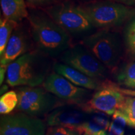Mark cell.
Returning <instances> with one entry per match:
<instances>
[{"label": "cell", "instance_id": "6da1fadb", "mask_svg": "<svg viewBox=\"0 0 135 135\" xmlns=\"http://www.w3.org/2000/svg\"><path fill=\"white\" fill-rule=\"evenodd\" d=\"M30 32L38 50L47 56L58 57L71 47L70 34L50 17H28Z\"/></svg>", "mask_w": 135, "mask_h": 135}, {"label": "cell", "instance_id": "7a4b0ae2", "mask_svg": "<svg viewBox=\"0 0 135 135\" xmlns=\"http://www.w3.org/2000/svg\"><path fill=\"white\" fill-rule=\"evenodd\" d=\"M47 61L35 52H28L8 65L6 83L10 86H38L50 75Z\"/></svg>", "mask_w": 135, "mask_h": 135}, {"label": "cell", "instance_id": "3957f363", "mask_svg": "<svg viewBox=\"0 0 135 135\" xmlns=\"http://www.w3.org/2000/svg\"><path fill=\"white\" fill-rule=\"evenodd\" d=\"M83 45L109 70L114 71L117 69L122 56V46L118 33L109 29H101L85 37Z\"/></svg>", "mask_w": 135, "mask_h": 135}, {"label": "cell", "instance_id": "277c9868", "mask_svg": "<svg viewBox=\"0 0 135 135\" xmlns=\"http://www.w3.org/2000/svg\"><path fill=\"white\" fill-rule=\"evenodd\" d=\"M46 11L48 16L70 35L85 38L96 28L83 7L61 3L51 6Z\"/></svg>", "mask_w": 135, "mask_h": 135}, {"label": "cell", "instance_id": "5b68a950", "mask_svg": "<svg viewBox=\"0 0 135 135\" xmlns=\"http://www.w3.org/2000/svg\"><path fill=\"white\" fill-rule=\"evenodd\" d=\"M16 109L35 117L48 114L61 105V99L43 86H20L17 89Z\"/></svg>", "mask_w": 135, "mask_h": 135}, {"label": "cell", "instance_id": "8992f818", "mask_svg": "<svg viewBox=\"0 0 135 135\" xmlns=\"http://www.w3.org/2000/svg\"><path fill=\"white\" fill-rule=\"evenodd\" d=\"M96 28L119 27L135 13V8L114 1L91 3L83 7Z\"/></svg>", "mask_w": 135, "mask_h": 135}, {"label": "cell", "instance_id": "52a82bcc", "mask_svg": "<svg viewBox=\"0 0 135 135\" xmlns=\"http://www.w3.org/2000/svg\"><path fill=\"white\" fill-rule=\"evenodd\" d=\"M131 90L121 88L113 83L104 80L86 103L80 105L88 113L100 112L113 115L123 104Z\"/></svg>", "mask_w": 135, "mask_h": 135}, {"label": "cell", "instance_id": "ba28073f", "mask_svg": "<svg viewBox=\"0 0 135 135\" xmlns=\"http://www.w3.org/2000/svg\"><path fill=\"white\" fill-rule=\"evenodd\" d=\"M60 60L99 81H104L108 76V69L83 44L71 46L61 55Z\"/></svg>", "mask_w": 135, "mask_h": 135}, {"label": "cell", "instance_id": "9c48e42d", "mask_svg": "<svg viewBox=\"0 0 135 135\" xmlns=\"http://www.w3.org/2000/svg\"><path fill=\"white\" fill-rule=\"evenodd\" d=\"M43 86L48 91L61 100L67 102L68 104L82 105L93 95L92 90L78 86L55 71L47 76Z\"/></svg>", "mask_w": 135, "mask_h": 135}, {"label": "cell", "instance_id": "30bf717a", "mask_svg": "<svg viewBox=\"0 0 135 135\" xmlns=\"http://www.w3.org/2000/svg\"><path fill=\"white\" fill-rule=\"evenodd\" d=\"M46 125L39 118L24 113L3 115L0 133L3 135H45Z\"/></svg>", "mask_w": 135, "mask_h": 135}, {"label": "cell", "instance_id": "8fae6325", "mask_svg": "<svg viewBox=\"0 0 135 135\" xmlns=\"http://www.w3.org/2000/svg\"><path fill=\"white\" fill-rule=\"evenodd\" d=\"M60 106L48 114L46 123L48 126H63L77 129V128L88 119L89 113H88L80 105Z\"/></svg>", "mask_w": 135, "mask_h": 135}, {"label": "cell", "instance_id": "7c38bea8", "mask_svg": "<svg viewBox=\"0 0 135 135\" xmlns=\"http://www.w3.org/2000/svg\"><path fill=\"white\" fill-rule=\"evenodd\" d=\"M30 48V41L25 31L21 28H15L5 50L1 55V65L8 66L21 56L28 53Z\"/></svg>", "mask_w": 135, "mask_h": 135}, {"label": "cell", "instance_id": "4fadbf2b", "mask_svg": "<svg viewBox=\"0 0 135 135\" xmlns=\"http://www.w3.org/2000/svg\"><path fill=\"white\" fill-rule=\"evenodd\" d=\"M53 70L56 73L62 75L75 85L90 90L99 89L103 81L89 76L76 69L63 63H56L53 66Z\"/></svg>", "mask_w": 135, "mask_h": 135}, {"label": "cell", "instance_id": "5bb4252c", "mask_svg": "<svg viewBox=\"0 0 135 135\" xmlns=\"http://www.w3.org/2000/svg\"><path fill=\"white\" fill-rule=\"evenodd\" d=\"M110 123L107 114L93 112L88 119L81 124L76 130L82 135H107Z\"/></svg>", "mask_w": 135, "mask_h": 135}, {"label": "cell", "instance_id": "9a60e30c", "mask_svg": "<svg viewBox=\"0 0 135 135\" xmlns=\"http://www.w3.org/2000/svg\"><path fill=\"white\" fill-rule=\"evenodd\" d=\"M3 17L20 22L28 17L25 0H0Z\"/></svg>", "mask_w": 135, "mask_h": 135}, {"label": "cell", "instance_id": "2e32d148", "mask_svg": "<svg viewBox=\"0 0 135 135\" xmlns=\"http://www.w3.org/2000/svg\"><path fill=\"white\" fill-rule=\"evenodd\" d=\"M124 41L128 55L135 60V13L126 22L124 31Z\"/></svg>", "mask_w": 135, "mask_h": 135}, {"label": "cell", "instance_id": "e0dca14e", "mask_svg": "<svg viewBox=\"0 0 135 135\" xmlns=\"http://www.w3.org/2000/svg\"><path fill=\"white\" fill-rule=\"evenodd\" d=\"M18 26V22L8 20L3 17L0 21V55L3 54L10 37L15 28Z\"/></svg>", "mask_w": 135, "mask_h": 135}, {"label": "cell", "instance_id": "ac0fdd59", "mask_svg": "<svg viewBox=\"0 0 135 135\" xmlns=\"http://www.w3.org/2000/svg\"><path fill=\"white\" fill-rule=\"evenodd\" d=\"M116 78L121 85L135 89V61L126 64L123 67L117 74Z\"/></svg>", "mask_w": 135, "mask_h": 135}, {"label": "cell", "instance_id": "d6986e66", "mask_svg": "<svg viewBox=\"0 0 135 135\" xmlns=\"http://www.w3.org/2000/svg\"><path fill=\"white\" fill-rule=\"evenodd\" d=\"M133 94H127L118 109L124 114L127 126L135 128V95Z\"/></svg>", "mask_w": 135, "mask_h": 135}, {"label": "cell", "instance_id": "ffe728a7", "mask_svg": "<svg viewBox=\"0 0 135 135\" xmlns=\"http://www.w3.org/2000/svg\"><path fill=\"white\" fill-rule=\"evenodd\" d=\"M18 96L16 91H9L1 95L0 98V113L3 115L10 114L16 108Z\"/></svg>", "mask_w": 135, "mask_h": 135}, {"label": "cell", "instance_id": "44dd1931", "mask_svg": "<svg viewBox=\"0 0 135 135\" xmlns=\"http://www.w3.org/2000/svg\"><path fill=\"white\" fill-rule=\"evenodd\" d=\"M51 128L53 135H82L76 129L63 126H54Z\"/></svg>", "mask_w": 135, "mask_h": 135}, {"label": "cell", "instance_id": "7402d4cb", "mask_svg": "<svg viewBox=\"0 0 135 135\" xmlns=\"http://www.w3.org/2000/svg\"><path fill=\"white\" fill-rule=\"evenodd\" d=\"M125 127L126 126H123L119 123L112 121L110 123L107 135H124Z\"/></svg>", "mask_w": 135, "mask_h": 135}, {"label": "cell", "instance_id": "603a6c76", "mask_svg": "<svg viewBox=\"0 0 135 135\" xmlns=\"http://www.w3.org/2000/svg\"><path fill=\"white\" fill-rule=\"evenodd\" d=\"M53 0H26V1L31 6H38L48 4L51 3Z\"/></svg>", "mask_w": 135, "mask_h": 135}, {"label": "cell", "instance_id": "cb8c5ba5", "mask_svg": "<svg viewBox=\"0 0 135 135\" xmlns=\"http://www.w3.org/2000/svg\"><path fill=\"white\" fill-rule=\"evenodd\" d=\"M111 1L121 3V4L126 5L130 7L134 8L135 6V0H111Z\"/></svg>", "mask_w": 135, "mask_h": 135}, {"label": "cell", "instance_id": "d4e9b609", "mask_svg": "<svg viewBox=\"0 0 135 135\" xmlns=\"http://www.w3.org/2000/svg\"><path fill=\"white\" fill-rule=\"evenodd\" d=\"M7 68L8 66L6 65H1V67H0V84L1 85H2L4 81L5 74L7 72Z\"/></svg>", "mask_w": 135, "mask_h": 135}, {"label": "cell", "instance_id": "484cf974", "mask_svg": "<svg viewBox=\"0 0 135 135\" xmlns=\"http://www.w3.org/2000/svg\"><path fill=\"white\" fill-rule=\"evenodd\" d=\"M8 85H3L1 86V94L2 95V94H3L5 93H6L8 91Z\"/></svg>", "mask_w": 135, "mask_h": 135}, {"label": "cell", "instance_id": "4316f807", "mask_svg": "<svg viewBox=\"0 0 135 135\" xmlns=\"http://www.w3.org/2000/svg\"><path fill=\"white\" fill-rule=\"evenodd\" d=\"M45 135H53V131H52V128L51 127L49 128L48 131H47V133H46V134H45Z\"/></svg>", "mask_w": 135, "mask_h": 135}, {"label": "cell", "instance_id": "83f0119b", "mask_svg": "<svg viewBox=\"0 0 135 135\" xmlns=\"http://www.w3.org/2000/svg\"><path fill=\"white\" fill-rule=\"evenodd\" d=\"M1 135H3V134H1Z\"/></svg>", "mask_w": 135, "mask_h": 135}]
</instances>
